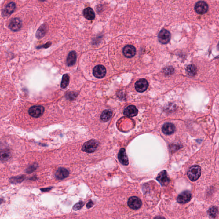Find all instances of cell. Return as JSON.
<instances>
[{
  "mask_svg": "<svg viewBox=\"0 0 219 219\" xmlns=\"http://www.w3.org/2000/svg\"><path fill=\"white\" fill-rule=\"evenodd\" d=\"M201 174V169L198 165H194L191 166L188 172V176L192 181L198 180Z\"/></svg>",
  "mask_w": 219,
  "mask_h": 219,
  "instance_id": "obj_1",
  "label": "cell"
},
{
  "mask_svg": "<svg viewBox=\"0 0 219 219\" xmlns=\"http://www.w3.org/2000/svg\"><path fill=\"white\" fill-rule=\"evenodd\" d=\"M99 143L95 140H91L84 143L82 147V150L84 152L91 153L97 150Z\"/></svg>",
  "mask_w": 219,
  "mask_h": 219,
  "instance_id": "obj_2",
  "label": "cell"
},
{
  "mask_svg": "<svg viewBox=\"0 0 219 219\" xmlns=\"http://www.w3.org/2000/svg\"><path fill=\"white\" fill-rule=\"evenodd\" d=\"M45 109L41 105H34L31 107L28 111L29 115L34 118H39L43 115Z\"/></svg>",
  "mask_w": 219,
  "mask_h": 219,
  "instance_id": "obj_3",
  "label": "cell"
},
{
  "mask_svg": "<svg viewBox=\"0 0 219 219\" xmlns=\"http://www.w3.org/2000/svg\"><path fill=\"white\" fill-rule=\"evenodd\" d=\"M158 38L160 43L163 44H167L169 42L170 39V33L166 30L162 29L159 33Z\"/></svg>",
  "mask_w": 219,
  "mask_h": 219,
  "instance_id": "obj_4",
  "label": "cell"
},
{
  "mask_svg": "<svg viewBox=\"0 0 219 219\" xmlns=\"http://www.w3.org/2000/svg\"><path fill=\"white\" fill-rule=\"evenodd\" d=\"M195 9L198 14H204L208 11V5L204 1H199L195 4Z\"/></svg>",
  "mask_w": 219,
  "mask_h": 219,
  "instance_id": "obj_5",
  "label": "cell"
},
{
  "mask_svg": "<svg viewBox=\"0 0 219 219\" xmlns=\"http://www.w3.org/2000/svg\"><path fill=\"white\" fill-rule=\"evenodd\" d=\"M22 21L19 18H15L10 21L9 24V28L13 31H18L22 27Z\"/></svg>",
  "mask_w": 219,
  "mask_h": 219,
  "instance_id": "obj_6",
  "label": "cell"
},
{
  "mask_svg": "<svg viewBox=\"0 0 219 219\" xmlns=\"http://www.w3.org/2000/svg\"><path fill=\"white\" fill-rule=\"evenodd\" d=\"M128 205L130 208L133 209H137L142 206L141 200L136 196H132L128 200Z\"/></svg>",
  "mask_w": 219,
  "mask_h": 219,
  "instance_id": "obj_7",
  "label": "cell"
},
{
  "mask_svg": "<svg viewBox=\"0 0 219 219\" xmlns=\"http://www.w3.org/2000/svg\"><path fill=\"white\" fill-rule=\"evenodd\" d=\"M148 82L145 79H141L136 82L135 87L136 90L140 93L144 92L148 88Z\"/></svg>",
  "mask_w": 219,
  "mask_h": 219,
  "instance_id": "obj_8",
  "label": "cell"
},
{
  "mask_svg": "<svg viewBox=\"0 0 219 219\" xmlns=\"http://www.w3.org/2000/svg\"><path fill=\"white\" fill-rule=\"evenodd\" d=\"M106 73V69L104 66L99 65L96 66L93 70V74L95 77L101 78L104 77Z\"/></svg>",
  "mask_w": 219,
  "mask_h": 219,
  "instance_id": "obj_9",
  "label": "cell"
},
{
  "mask_svg": "<svg viewBox=\"0 0 219 219\" xmlns=\"http://www.w3.org/2000/svg\"><path fill=\"white\" fill-rule=\"evenodd\" d=\"M192 194L188 191H185L181 193L177 198V202L181 204H185L191 200Z\"/></svg>",
  "mask_w": 219,
  "mask_h": 219,
  "instance_id": "obj_10",
  "label": "cell"
},
{
  "mask_svg": "<svg viewBox=\"0 0 219 219\" xmlns=\"http://www.w3.org/2000/svg\"><path fill=\"white\" fill-rule=\"evenodd\" d=\"M156 180H158L162 186L166 185L170 181L167 173L165 170L162 171L159 174L156 178Z\"/></svg>",
  "mask_w": 219,
  "mask_h": 219,
  "instance_id": "obj_11",
  "label": "cell"
},
{
  "mask_svg": "<svg viewBox=\"0 0 219 219\" xmlns=\"http://www.w3.org/2000/svg\"><path fill=\"white\" fill-rule=\"evenodd\" d=\"M136 50L133 46H126L123 50L124 55L127 58H131L135 55Z\"/></svg>",
  "mask_w": 219,
  "mask_h": 219,
  "instance_id": "obj_12",
  "label": "cell"
},
{
  "mask_svg": "<svg viewBox=\"0 0 219 219\" xmlns=\"http://www.w3.org/2000/svg\"><path fill=\"white\" fill-rule=\"evenodd\" d=\"M69 171L67 169L65 168L60 167L56 171L55 176L59 180H63L67 178L69 176Z\"/></svg>",
  "mask_w": 219,
  "mask_h": 219,
  "instance_id": "obj_13",
  "label": "cell"
},
{
  "mask_svg": "<svg viewBox=\"0 0 219 219\" xmlns=\"http://www.w3.org/2000/svg\"><path fill=\"white\" fill-rule=\"evenodd\" d=\"M16 9L15 3L10 2L6 6L3 10L2 15L3 16L8 17L13 13Z\"/></svg>",
  "mask_w": 219,
  "mask_h": 219,
  "instance_id": "obj_14",
  "label": "cell"
},
{
  "mask_svg": "<svg viewBox=\"0 0 219 219\" xmlns=\"http://www.w3.org/2000/svg\"><path fill=\"white\" fill-rule=\"evenodd\" d=\"M138 114V110L134 105H130L125 108L124 114L128 117H132L136 116Z\"/></svg>",
  "mask_w": 219,
  "mask_h": 219,
  "instance_id": "obj_15",
  "label": "cell"
},
{
  "mask_svg": "<svg viewBox=\"0 0 219 219\" xmlns=\"http://www.w3.org/2000/svg\"><path fill=\"white\" fill-rule=\"evenodd\" d=\"M118 157L119 162L123 165L127 166L129 164V160L124 148H122L120 149Z\"/></svg>",
  "mask_w": 219,
  "mask_h": 219,
  "instance_id": "obj_16",
  "label": "cell"
},
{
  "mask_svg": "<svg viewBox=\"0 0 219 219\" xmlns=\"http://www.w3.org/2000/svg\"><path fill=\"white\" fill-rule=\"evenodd\" d=\"M176 130V127L171 123H166L162 127V131L163 133L167 135L173 134Z\"/></svg>",
  "mask_w": 219,
  "mask_h": 219,
  "instance_id": "obj_17",
  "label": "cell"
},
{
  "mask_svg": "<svg viewBox=\"0 0 219 219\" xmlns=\"http://www.w3.org/2000/svg\"><path fill=\"white\" fill-rule=\"evenodd\" d=\"M77 60V54L75 51L69 52L67 59V64L68 67H71L75 64Z\"/></svg>",
  "mask_w": 219,
  "mask_h": 219,
  "instance_id": "obj_18",
  "label": "cell"
},
{
  "mask_svg": "<svg viewBox=\"0 0 219 219\" xmlns=\"http://www.w3.org/2000/svg\"><path fill=\"white\" fill-rule=\"evenodd\" d=\"M48 27L47 25L46 24H43L41 25L39 29L37 30L36 33V37L38 39L42 38L45 35L46 33L47 32Z\"/></svg>",
  "mask_w": 219,
  "mask_h": 219,
  "instance_id": "obj_19",
  "label": "cell"
},
{
  "mask_svg": "<svg viewBox=\"0 0 219 219\" xmlns=\"http://www.w3.org/2000/svg\"><path fill=\"white\" fill-rule=\"evenodd\" d=\"M84 17L89 20H94L95 14L93 10L90 7L85 8L83 11Z\"/></svg>",
  "mask_w": 219,
  "mask_h": 219,
  "instance_id": "obj_20",
  "label": "cell"
},
{
  "mask_svg": "<svg viewBox=\"0 0 219 219\" xmlns=\"http://www.w3.org/2000/svg\"><path fill=\"white\" fill-rule=\"evenodd\" d=\"M11 157L10 151L6 149L2 150L1 152V161L2 162L8 161Z\"/></svg>",
  "mask_w": 219,
  "mask_h": 219,
  "instance_id": "obj_21",
  "label": "cell"
},
{
  "mask_svg": "<svg viewBox=\"0 0 219 219\" xmlns=\"http://www.w3.org/2000/svg\"><path fill=\"white\" fill-rule=\"evenodd\" d=\"M112 115V112L110 110H106L102 112L101 116V120L102 121L107 122L109 120Z\"/></svg>",
  "mask_w": 219,
  "mask_h": 219,
  "instance_id": "obj_22",
  "label": "cell"
},
{
  "mask_svg": "<svg viewBox=\"0 0 219 219\" xmlns=\"http://www.w3.org/2000/svg\"><path fill=\"white\" fill-rule=\"evenodd\" d=\"M187 72L189 76L191 77L194 76L196 73V67L194 65L190 64L187 67Z\"/></svg>",
  "mask_w": 219,
  "mask_h": 219,
  "instance_id": "obj_23",
  "label": "cell"
},
{
  "mask_svg": "<svg viewBox=\"0 0 219 219\" xmlns=\"http://www.w3.org/2000/svg\"><path fill=\"white\" fill-rule=\"evenodd\" d=\"M25 178V176L24 175L12 177L9 179V181L11 183L16 184L22 182Z\"/></svg>",
  "mask_w": 219,
  "mask_h": 219,
  "instance_id": "obj_24",
  "label": "cell"
},
{
  "mask_svg": "<svg viewBox=\"0 0 219 219\" xmlns=\"http://www.w3.org/2000/svg\"><path fill=\"white\" fill-rule=\"evenodd\" d=\"M69 75L67 74L64 75H63L62 80L61 84V87L62 89L66 88L69 84Z\"/></svg>",
  "mask_w": 219,
  "mask_h": 219,
  "instance_id": "obj_25",
  "label": "cell"
},
{
  "mask_svg": "<svg viewBox=\"0 0 219 219\" xmlns=\"http://www.w3.org/2000/svg\"><path fill=\"white\" fill-rule=\"evenodd\" d=\"M218 213L217 208L215 206L211 207L208 210V214L210 217L214 218L216 217Z\"/></svg>",
  "mask_w": 219,
  "mask_h": 219,
  "instance_id": "obj_26",
  "label": "cell"
},
{
  "mask_svg": "<svg viewBox=\"0 0 219 219\" xmlns=\"http://www.w3.org/2000/svg\"><path fill=\"white\" fill-rule=\"evenodd\" d=\"M37 167H38V164L37 163L32 164L27 169L26 173L29 174L31 173L37 169Z\"/></svg>",
  "mask_w": 219,
  "mask_h": 219,
  "instance_id": "obj_27",
  "label": "cell"
},
{
  "mask_svg": "<svg viewBox=\"0 0 219 219\" xmlns=\"http://www.w3.org/2000/svg\"><path fill=\"white\" fill-rule=\"evenodd\" d=\"M84 203L82 201H80L75 204L73 206V209L74 210H78L82 209V207L84 206Z\"/></svg>",
  "mask_w": 219,
  "mask_h": 219,
  "instance_id": "obj_28",
  "label": "cell"
},
{
  "mask_svg": "<svg viewBox=\"0 0 219 219\" xmlns=\"http://www.w3.org/2000/svg\"><path fill=\"white\" fill-rule=\"evenodd\" d=\"M93 202L92 201L90 200V201L87 204H86V207H87V208H91L93 206Z\"/></svg>",
  "mask_w": 219,
  "mask_h": 219,
  "instance_id": "obj_29",
  "label": "cell"
},
{
  "mask_svg": "<svg viewBox=\"0 0 219 219\" xmlns=\"http://www.w3.org/2000/svg\"><path fill=\"white\" fill-rule=\"evenodd\" d=\"M52 188V187H49V188H46L41 189L40 190L42 192H48V191H50Z\"/></svg>",
  "mask_w": 219,
  "mask_h": 219,
  "instance_id": "obj_30",
  "label": "cell"
},
{
  "mask_svg": "<svg viewBox=\"0 0 219 219\" xmlns=\"http://www.w3.org/2000/svg\"><path fill=\"white\" fill-rule=\"evenodd\" d=\"M217 49H218L219 50V43H218V45H217Z\"/></svg>",
  "mask_w": 219,
  "mask_h": 219,
  "instance_id": "obj_31",
  "label": "cell"
},
{
  "mask_svg": "<svg viewBox=\"0 0 219 219\" xmlns=\"http://www.w3.org/2000/svg\"><path fill=\"white\" fill-rule=\"evenodd\" d=\"M39 1H41V2H45V1H46V0H39Z\"/></svg>",
  "mask_w": 219,
  "mask_h": 219,
  "instance_id": "obj_32",
  "label": "cell"
}]
</instances>
